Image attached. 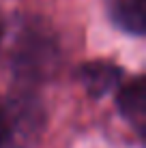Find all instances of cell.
Listing matches in <instances>:
<instances>
[{"instance_id": "8992f818", "label": "cell", "mask_w": 146, "mask_h": 148, "mask_svg": "<svg viewBox=\"0 0 146 148\" xmlns=\"http://www.w3.org/2000/svg\"><path fill=\"white\" fill-rule=\"evenodd\" d=\"M2 37H4V22H2V17H0V43H2Z\"/></svg>"}, {"instance_id": "5b68a950", "label": "cell", "mask_w": 146, "mask_h": 148, "mask_svg": "<svg viewBox=\"0 0 146 148\" xmlns=\"http://www.w3.org/2000/svg\"><path fill=\"white\" fill-rule=\"evenodd\" d=\"M0 148H17L13 118H11V110H9L7 99H0Z\"/></svg>"}, {"instance_id": "7a4b0ae2", "label": "cell", "mask_w": 146, "mask_h": 148, "mask_svg": "<svg viewBox=\"0 0 146 148\" xmlns=\"http://www.w3.org/2000/svg\"><path fill=\"white\" fill-rule=\"evenodd\" d=\"M123 71L118 64L110 62V60H93V62H84L77 71V79L86 88V92L95 99L108 95L112 88H116Z\"/></svg>"}, {"instance_id": "277c9868", "label": "cell", "mask_w": 146, "mask_h": 148, "mask_svg": "<svg viewBox=\"0 0 146 148\" xmlns=\"http://www.w3.org/2000/svg\"><path fill=\"white\" fill-rule=\"evenodd\" d=\"M110 17L120 30L142 37L146 32V0H110Z\"/></svg>"}, {"instance_id": "6da1fadb", "label": "cell", "mask_w": 146, "mask_h": 148, "mask_svg": "<svg viewBox=\"0 0 146 148\" xmlns=\"http://www.w3.org/2000/svg\"><path fill=\"white\" fill-rule=\"evenodd\" d=\"M60 64V47L43 22H26L11 49V67L19 84L37 86L52 77Z\"/></svg>"}, {"instance_id": "3957f363", "label": "cell", "mask_w": 146, "mask_h": 148, "mask_svg": "<svg viewBox=\"0 0 146 148\" xmlns=\"http://www.w3.org/2000/svg\"><path fill=\"white\" fill-rule=\"evenodd\" d=\"M116 103H118L120 114L125 116V120L140 135H144V129H146V82L142 77H133L125 86H120V90L116 95Z\"/></svg>"}]
</instances>
